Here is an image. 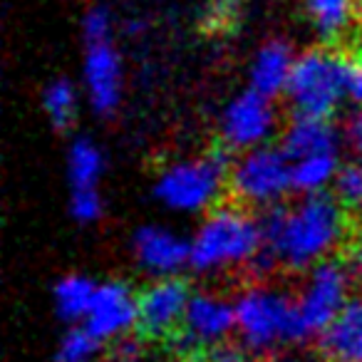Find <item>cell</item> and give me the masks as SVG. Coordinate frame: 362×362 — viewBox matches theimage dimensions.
Listing matches in <instances>:
<instances>
[{
    "label": "cell",
    "mask_w": 362,
    "mask_h": 362,
    "mask_svg": "<svg viewBox=\"0 0 362 362\" xmlns=\"http://www.w3.org/2000/svg\"><path fill=\"white\" fill-rule=\"evenodd\" d=\"M134 258L151 278H179L192 268V241L166 226H144L132 243Z\"/></svg>",
    "instance_id": "12"
},
{
    "label": "cell",
    "mask_w": 362,
    "mask_h": 362,
    "mask_svg": "<svg viewBox=\"0 0 362 362\" xmlns=\"http://www.w3.org/2000/svg\"><path fill=\"white\" fill-rule=\"evenodd\" d=\"M278 132V110L271 97L248 90L233 97L221 115V141L226 149L243 151L268 146Z\"/></svg>",
    "instance_id": "8"
},
{
    "label": "cell",
    "mask_w": 362,
    "mask_h": 362,
    "mask_svg": "<svg viewBox=\"0 0 362 362\" xmlns=\"http://www.w3.org/2000/svg\"><path fill=\"white\" fill-rule=\"evenodd\" d=\"M352 273L342 261H325L310 268L296 296L303 340L317 337L352 300Z\"/></svg>",
    "instance_id": "7"
},
{
    "label": "cell",
    "mask_w": 362,
    "mask_h": 362,
    "mask_svg": "<svg viewBox=\"0 0 362 362\" xmlns=\"http://www.w3.org/2000/svg\"><path fill=\"white\" fill-rule=\"evenodd\" d=\"M95 296H97V286L92 278L80 276V273H70V276L60 278V281L55 283L52 300H55V310L62 320L85 322Z\"/></svg>",
    "instance_id": "19"
},
{
    "label": "cell",
    "mask_w": 362,
    "mask_h": 362,
    "mask_svg": "<svg viewBox=\"0 0 362 362\" xmlns=\"http://www.w3.org/2000/svg\"><path fill=\"white\" fill-rule=\"evenodd\" d=\"M298 55H293L291 45L283 40H268L256 50L248 67V82L251 90L263 97H276L286 95L288 85H291L293 70H296Z\"/></svg>",
    "instance_id": "15"
},
{
    "label": "cell",
    "mask_w": 362,
    "mask_h": 362,
    "mask_svg": "<svg viewBox=\"0 0 362 362\" xmlns=\"http://www.w3.org/2000/svg\"><path fill=\"white\" fill-rule=\"evenodd\" d=\"M80 97H77V87L70 80H55L47 85V90L42 92V107L45 115L50 117V122L57 129H67L75 122L77 110H80Z\"/></svg>",
    "instance_id": "21"
},
{
    "label": "cell",
    "mask_w": 362,
    "mask_h": 362,
    "mask_svg": "<svg viewBox=\"0 0 362 362\" xmlns=\"http://www.w3.org/2000/svg\"><path fill=\"white\" fill-rule=\"evenodd\" d=\"M85 327L102 342H119L139 327V293L127 283L110 281L97 286V296L87 313Z\"/></svg>",
    "instance_id": "11"
},
{
    "label": "cell",
    "mask_w": 362,
    "mask_h": 362,
    "mask_svg": "<svg viewBox=\"0 0 362 362\" xmlns=\"http://www.w3.org/2000/svg\"><path fill=\"white\" fill-rule=\"evenodd\" d=\"M251 352L241 345V342H221V345L211 347L206 352V360L204 362H251Z\"/></svg>",
    "instance_id": "27"
},
{
    "label": "cell",
    "mask_w": 362,
    "mask_h": 362,
    "mask_svg": "<svg viewBox=\"0 0 362 362\" xmlns=\"http://www.w3.org/2000/svg\"><path fill=\"white\" fill-rule=\"evenodd\" d=\"M340 139H342L340 132L335 129V124L330 119L296 115L291 119V124H286V129H283L281 149L296 161L303 159V156L337 151Z\"/></svg>",
    "instance_id": "16"
},
{
    "label": "cell",
    "mask_w": 362,
    "mask_h": 362,
    "mask_svg": "<svg viewBox=\"0 0 362 362\" xmlns=\"http://www.w3.org/2000/svg\"><path fill=\"white\" fill-rule=\"evenodd\" d=\"M350 100L362 107V60H352L350 65Z\"/></svg>",
    "instance_id": "31"
},
{
    "label": "cell",
    "mask_w": 362,
    "mask_h": 362,
    "mask_svg": "<svg viewBox=\"0 0 362 362\" xmlns=\"http://www.w3.org/2000/svg\"><path fill=\"white\" fill-rule=\"evenodd\" d=\"M192 241V268L204 276L256 266L263 253V226L243 206H218L202 218Z\"/></svg>",
    "instance_id": "2"
},
{
    "label": "cell",
    "mask_w": 362,
    "mask_h": 362,
    "mask_svg": "<svg viewBox=\"0 0 362 362\" xmlns=\"http://www.w3.org/2000/svg\"><path fill=\"white\" fill-rule=\"evenodd\" d=\"M105 174V156L92 139H75L67 151V176L72 189H97Z\"/></svg>",
    "instance_id": "20"
},
{
    "label": "cell",
    "mask_w": 362,
    "mask_h": 362,
    "mask_svg": "<svg viewBox=\"0 0 362 362\" xmlns=\"http://www.w3.org/2000/svg\"><path fill=\"white\" fill-rule=\"evenodd\" d=\"M360 0H303L308 23L320 40L335 42L352 30Z\"/></svg>",
    "instance_id": "17"
},
{
    "label": "cell",
    "mask_w": 362,
    "mask_h": 362,
    "mask_svg": "<svg viewBox=\"0 0 362 362\" xmlns=\"http://www.w3.org/2000/svg\"><path fill=\"white\" fill-rule=\"evenodd\" d=\"M70 214L80 223H95L105 214L100 189H72L70 197Z\"/></svg>",
    "instance_id": "24"
},
{
    "label": "cell",
    "mask_w": 362,
    "mask_h": 362,
    "mask_svg": "<svg viewBox=\"0 0 362 362\" xmlns=\"http://www.w3.org/2000/svg\"><path fill=\"white\" fill-rule=\"evenodd\" d=\"M181 347L184 350H211L226 342L236 332V310L233 300L221 293L199 291L192 293L184 325H181Z\"/></svg>",
    "instance_id": "9"
},
{
    "label": "cell",
    "mask_w": 362,
    "mask_h": 362,
    "mask_svg": "<svg viewBox=\"0 0 362 362\" xmlns=\"http://www.w3.org/2000/svg\"><path fill=\"white\" fill-rule=\"evenodd\" d=\"M347 271L352 273V278H362V236L352 238L350 246L345 251V261Z\"/></svg>",
    "instance_id": "30"
},
{
    "label": "cell",
    "mask_w": 362,
    "mask_h": 362,
    "mask_svg": "<svg viewBox=\"0 0 362 362\" xmlns=\"http://www.w3.org/2000/svg\"><path fill=\"white\" fill-rule=\"evenodd\" d=\"M238 6H241V0H211V6H209V21L211 25H226L236 18Z\"/></svg>",
    "instance_id": "28"
},
{
    "label": "cell",
    "mask_w": 362,
    "mask_h": 362,
    "mask_svg": "<svg viewBox=\"0 0 362 362\" xmlns=\"http://www.w3.org/2000/svg\"><path fill=\"white\" fill-rule=\"evenodd\" d=\"M192 291L181 278H156L139 293V330L146 337H169L184 325Z\"/></svg>",
    "instance_id": "10"
},
{
    "label": "cell",
    "mask_w": 362,
    "mask_h": 362,
    "mask_svg": "<svg viewBox=\"0 0 362 362\" xmlns=\"http://www.w3.org/2000/svg\"><path fill=\"white\" fill-rule=\"evenodd\" d=\"M268 362H308V360H303V357H293V355H276Z\"/></svg>",
    "instance_id": "32"
},
{
    "label": "cell",
    "mask_w": 362,
    "mask_h": 362,
    "mask_svg": "<svg viewBox=\"0 0 362 362\" xmlns=\"http://www.w3.org/2000/svg\"><path fill=\"white\" fill-rule=\"evenodd\" d=\"M82 35L85 42L112 40V18L105 8H92L82 21Z\"/></svg>",
    "instance_id": "25"
},
{
    "label": "cell",
    "mask_w": 362,
    "mask_h": 362,
    "mask_svg": "<svg viewBox=\"0 0 362 362\" xmlns=\"http://www.w3.org/2000/svg\"><path fill=\"white\" fill-rule=\"evenodd\" d=\"M82 77L92 110L97 115H112L122 100V57L112 40L87 42Z\"/></svg>",
    "instance_id": "13"
},
{
    "label": "cell",
    "mask_w": 362,
    "mask_h": 362,
    "mask_svg": "<svg viewBox=\"0 0 362 362\" xmlns=\"http://www.w3.org/2000/svg\"><path fill=\"white\" fill-rule=\"evenodd\" d=\"M189 362H197V360H189Z\"/></svg>",
    "instance_id": "33"
},
{
    "label": "cell",
    "mask_w": 362,
    "mask_h": 362,
    "mask_svg": "<svg viewBox=\"0 0 362 362\" xmlns=\"http://www.w3.org/2000/svg\"><path fill=\"white\" fill-rule=\"evenodd\" d=\"M315 340L320 362H362V298H352Z\"/></svg>",
    "instance_id": "14"
},
{
    "label": "cell",
    "mask_w": 362,
    "mask_h": 362,
    "mask_svg": "<svg viewBox=\"0 0 362 362\" xmlns=\"http://www.w3.org/2000/svg\"><path fill=\"white\" fill-rule=\"evenodd\" d=\"M340 136H342V144L357 156L362 159V107H355V110L347 115L345 124L340 129Z\"/></svg>",
    "instance_id": "26"
},
{
    "label": "cell",
    "mask_w": 362,
    "mask_h": 362,
    "mask_svg": "<svg viewBox=\"0 0 362 362\" xmlns=\"http://www.w3.org/2000/svg\"><path fill=\"white\" fill-rule=\"evenodd\" d=\"M263 253L258 263L266 268L310 271L332 261L345 243L347 216L335 197H300L296 204H283L261 218Z\"/></svg>",
    "instance_id": "1"
},
{
    "label": "cell",
    "mask_w": 362,
    "mask_h": 362,
    "mask_svg": "<svg viewBox=\"0 0 362 362\" xmlns=\"http://www.w3.org/2000/svg\"><path fill=\"white\" fill-rule=\"evenodd\" d=\"M332 197L342 204V209H350L362 216V159H352L340 166V174L332 187Z\"/></svg>",
    "instance_id": "23"
},
{
    "label": "cell",
    "mask_w": 362,
    "mask_h": 362,
    "mask_svg": "<svg viewBox=\"0 0 362 362\" xmlns=\"http://www.w3.org/2000/svg\"><path fill=\"white\" fill-rule=\"evenodd\" d=\"M340 166L337 151L296 159L293 161V192H298L300 197H320L335 187Z\"/></svg>",
    "instance_id": "18"
},
{
    "label": "cell",
    "mask_w": 362,
    "mask_h": 362,
    "mask_svg": "<svg viewBox=\"0 0 362 362\" xmlns=\"http://www.w3.org/2000/svg\"><path fill=\"white\" fill-rule=\"evenodd\" d=\"M236 337L253 357H266L291 342H300L296 298L268 283H251L233 298Z\"/></svg>",
    "instance_id": "3"
},
{
    "label": "cell",
    "mask_w": 362,
    "mask_h": 362,
    "mask_svg": "<svg viewBox=\"0 0 362 362\" xmlns=\"http://www.w3.org/2000/svg\"><path fill=\"white\" fill-rule=\"evenodd\" d=\"M115 362H144V347L139 345L136 340H124L115 342Z\"/></svg>",
    "instance_id": "29"
},
{
    "label": "cell",
    "mask_w": 362,
    "mask_h": 362,
    "mask_svg": "<svg viewBox=\"0 0 362 362\" xmlns=\"http://www.w3.org/2000/svg\"><path fill=\"white\" fill-rule=\"evenodd\" d=\"M228 166L226 156L218 151L179 159L156 176L154 197L171 214L206 216L218 209L223 189L228 187Z\"/></svg>",
    "instance_id": "4"
},
{
    "label": "cell",
    "mask_w": 362,
    "mask_h": 362,
    "mask_svg": "<svg viewBox=\"0 0 362 362\" xmlns=\"http://www.w3.org/2000/svg\"><path fill=\"white\" fill-rule=\"evenodd\" d=\"M102 340L85 325H77L60 337L57 345V362H95L100 355Z\"/></svg>",
    "instance_id": "22"
},
{
    "label": "cell",
    "mask_w": 362,
    "mask_h": 362,
    "mask_svg": "<svg viewBox=\"0 0 362 362\" xmlns=\"http://www.w3.org/2000/svg\"><path fill=\"white\" fill-rule=\"evenodd\" d=\"M350 65L352 62L332 47H310L300 52L286 92L293 112L330 119L350 97Z\"/></svg>",
    "instance_id": "5"
},
{
    "label": "cell",
    "mask_w": 362,
    "mask_h": 362,
    "mask_svg": "<svg viewBox=\"0 0 362 362\" xmlns=\"http://www.w3.org/2000/svg\"><path fill=\"white\" fill-rule=\"evenodd\" d=\"M228 192L248 211L283 206L293 192V159L273 144L236 154L228 166Z\"/></svg>",
    "instance_id": "6"
}]
</instances>
